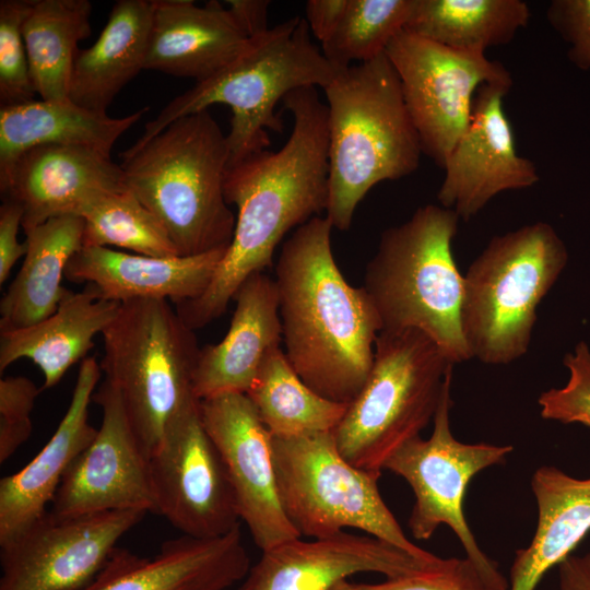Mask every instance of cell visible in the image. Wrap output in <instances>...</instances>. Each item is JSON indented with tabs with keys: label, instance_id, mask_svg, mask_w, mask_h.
Returning <instances> with one entry per match:
<instances>
[{
	"label": "cell",
	"instance_id": "obj_18",
	"mask_svg": "<svg viewBox=\"0 0 590 590\" xmlns=\"http://www.w3.org/2000/svg\"><path fill=\"white\" fill-rule=\"evenodd\" d=\"M444 558L415 556L371 535L341 532L300 538L262 551L238 590H331L358 573L397 578L439 565Z\"/></svg>",
	"mask_w": 590,
	"mask_h": 590
},
{
	"label": "cell",
	"instance_id": "obj_11",
	"mask_svg": "<svg viewBox=\"0 0 590 590\" xmlns=\"http://www.w3.org/2000/svg\"><path fill=\"white\" fill-rule=\"evenodd\" d=\"M451 380L444 388L430 436H416L403 444L387 459L384 469L412 487L415 503L408 523L416 540H428L440 526H448L485 579L497 590H508L509 582L496 563L479 546L465 520L463 500L473 476L502 463L514 447L465 444L455 438L449 421Z\"/></svg>",
	"mask_w": 590,
	"mask_h": 590
},
{
	"label": "cell",
	"instance_id": "obj_3",
	"mask_svg": "<svg viewBox=\"0 0 590 590\" xmlns=\"http://www.w3.org/2000/svg\"><path fill=\"white\" fill-rule=\"evenodd\" d=\"M329 180L326 217L347 231L366 193L414 173L423 154L401 82L386 52L340 69L326 86Z\"/></svg>",
	"mask_w": 590,
	"mask_h": 590
},
{
	"label": "cell",
	"instance_id": "obj_14",
	"mask_svg": "<svg viewBox=\"0 0 590 590\" xmlns=\"http://www.w3.org/2000/svg\"><path fill=\"white\" fill-rule=\"evenodd\" d=\"M145 515L119 510L57 519L47 511L0 546V590H80Z\"/></svg>",
	"mask_w": 590,
	"mask_h": 590
},
{
	"label": "cell",
	"instance_id": "obj_38",
	"mask_svg": "<svg viewBox=\"0 0 590 590\" xmlns=\"http://www.w3.org/2000/svg\"><path fill=\"white\" fill-rule=\"evenodd\" d=\"M40 389L25 376L0 379V463H4L31 436L32 411Z\"/></svg>",
	"mask_w": 590,
	"mask_h": 590
},
{
	"label": "cell",
	"instance_id": "obj_15",
	"mask_svg": "<svg viewBox=\"0 0 590 590\" xmlns=\"http://www.w3.org/2000/svg\"><path fill=\"white\" fill-rule=\"evenodd\" d=\"M92 401L102 424L70 465L48 510L57 519L139 510L155 514L150 458L141 447L117 390L103 380Z\"/></svg>",
	"mask_w": 590,
	"mask_h": 590
},
{
	"label": "cell",
	"instance_id": "obj_42",
	"mask_svg": "<svg viewBox=\"0 0 590 590\" xmlns=\"http://www.w3.org/2000/svg\"><path fill=\"white\" fill-rule=\"evenodd\" d=\"M226 8L236 24L248 38L260 36L269 31L268 0H226Z\"/></svg>",
	"mask_w": 590,
	"mask_h": 590
},
{
	"label": "cell",
	"instance_id": "obj_28",
	"mask_svg": "<svg viewBox=\"0 0 590 590\" xmlns=\"http://www.w3.org/2000/svg\"><path fill=\"white\" fill-rule=\"evenodd\" d=\"M82 217H52L27 232L21 269L0 300V331L35 324L52 315L69 292L61 284L70 259L83 246Z\"/></svg>",
	"mask_w": 590,
	"mask_h": 590
},
{
	"label": "cell",
	"instance_id": "obj_40",
	"mask_svg": "<svg viewBox=\"0 0 590 590\" xmlns=\"http://www.w3.org/2000/svg\"><path fill=\"white\" fill-rule=\"evenodd\" d=\"M23 212L19 204L3 200L0 206V284L9 278L12 268L27 251V244L19 243Z\"/></svg>",
	"mask_w": 590,
	"mask_h": 590
},
{
	"label": "cell",
	"instance_id": "obj_4",
	"mask_svg": "<svg viewBox=\"0 0 590 590\" xmlns=\"http://www.w3.org/2000/svg\"><path fill=\"white\" fill-rule=\"evenodd\" d=\"M120 156L127 188L161 222L179 256L228 248L236 215L224 197L227 138L209 110L174 120Z\"/></svg>",
	"mask_w": 590,
	"mask_h": 590
},
{
	"label": "cell",
	"instance_id": "obj_31",
	"mask_svg": "<svg viewBox=\"0 0 590 590\" xmlns=\"http://www.w3.org/2000/svg\"><path fill=\"white\" fill-rule=\"evenodd\" d=\"M530 20L521 0H416L405 31L440 45L484 52L510 43Z\"/></svg>",
	"mask_w": 590,
	"mask_h": 590
},
{
	"label": "cell",
	"instance_id": "obj_39",
	"mask_svg": "<svg viewBox=\"0 0 590 590\" xmlns=\"http://www.w3.org/2000/svg\"><path fill=\"white\" fill-rule=\"evenodd\" d=\"M546 17L569 44L568 58L578 68L590 70V0H553Z\"/></svg>",
	"mask_w": 590,
	"mask_h": 590
},
{
	"label": "cell",
	"instance_id": "obj_43",
	"mask_svg": "<svg viewBox=\"0 0 590 590\" xmlns=\"http://www.w3.org/2000/svg\"><path fill=\"white\" fill-rule=\"evenodd\" d=\"M558 590H590V552L569 555L558 565Z\"/></svg>",
	"mask_w": 590,
	"mask_h": 590
},
{
	"label": "cell",
	"instance_id": "obj_29",
	"mask_svg": "<svg viewBox=\"0 0 590 590\" xmlns=\"http://www.w3.org/2000/svg\"><path fill=\"white\" fill-rule=\"evenodd\" d=\"M149 110L121 118L67 101H31L0 108V175L26 150L44 144L88 146L110 155L117 139Z\"/></svg>",
	"mask_w": 590,
	"mask_h": 590
},
{
	"label": "cell",
	"instance_id": "obj_36",
	"mask_svg": "<svg viewBox=\"0 0 590 590\" xmlns=\"http://www.w3.org/2000/svg\"><path fill=\"white\" fill-rule=\"evenodd\" d=\"M331 590H497L476 565L465 558H444L432 568L378 583L340 581Z\"/></svg>",
	"mask_w": 590,
	"mask_h": 590
},
{
	"label": "cell",
	"instance_id": "obj_12",
	"mask_svg": "<svg viewBox=\"0 0 590 590\" xmlns=\"http://www.w3.org/2000/svg\"><path fill=\"white\" fill-rule=\"evenodd\" d=\"M386 55L400 79L422 151L440 167L470 123L479 88L512 84L509 71L484 52L450 48L405 30Z\"/></svg>",
	"mask_w": 590,
	"mask_h": 590
},
{
	"label": "cell",
	"instance_id": "obj_2",
	"mask_svg": "<svg viewBox=\"0 0 590 590\" xmlns=\"http://www.w3.org/2000/svg\"><path fill=\"white\" fill-rule=\"evenodd\" d=\"M332 228L319 215L297 227L282 246L274 281L290 365L315 392L349 404L368 378L381 324L365 290L340 271Z\"/></svg>",
	"mask_w": 590,
	"mask_h": 590
},
{
	"label": "cell",
	"instance_id": "obj_1",
	"mask_svg": "<svg viewBox=\"0 0 590 590\" xmlns=\"http://www.w3.org/2000/svg\"><path fill=\"white\" fill-rule=\"evenodd\" d=\"M283 106L294 123L276 152H258L227 168L224 197L237 208L231 245L208 288L176 311L193 331L221 317L240 285L271 267L276 246L322 211L328 202V107L317 87L290 92Z\"/></svg>",
	"mask_w": 590,
	"mask_h": 590
},
{
	"label": "cell",
	"instance_id": "obj_37",
	"mask_svg": "<svg viewBox=\"0 0 590 590\" xmlns=\"http://www.w3.org/2000/svg\"><path fill=\"white\" fill-rule=\"evenodd\" d=\"M569 371L562 388L544 391L538 402L541 416L564 424L579 423L590 427V347L580 341L564 357Z\"/></svg>",
	"mask_w": 590,
	"mask_h": 590
},
{
	"label": "cell",
	"instance_id": "obj_20",
	"mask_svg": "<svg viewBox=\"0 0 590 590\" xmlns=\"http://www.w3.org/2000/svg\"><path fill=\"white\" fill-rule=\"evenodd\" d=\"M249 569L250 558L237 527L217 538L167 540L152 557L117 546L80 590H226L244 580Z\"/></svg>",
	"mask_w": 590,
	"mask_h": 590
},
{
	"label": "cell",
	"instance_id": "obj_7",
	"mask_svg": "<svg viewBox=\"0 0 590 590\" xmlns=\"http://www.w3.org/2000/svg\"><path fill=\"white\" fill-rule=\"evenodd\" d=\"M567 262V248L548 223L493 237L463 275L460 320L471 358L507 365L523 356L536 307Z\"/></svg>",
	"mask_w": 590,
	"mask_h": 590
},
{
	"label": "cell",
	"instance_id": "obj_34",
	"mask_svg": "<svg viewBox=\"0 0 590 590\" xmlns=\"http://www.w3.org/2000/svg\"><path fill=\"white\" fill-rule=\"evenodd\" d=\"M416 0H349L332 35L321 44L322 54L337 69L366 62L386 52L405 30Z\"/></svg>",
	"mask_w": 590,
	"mask_h": 590
},
{
	"label": "cell",
	"instance_id": "obj_6",
	"mask_svg": "<svg viewBox=\"0 0 590 590\" xmlns=\"http://www.w3.org/2000/svg\"><path fill=\"white\" fill-rule=\"evenodd\" d=\"M459 220L450 209L426 204L384 231L362 285L380 331L418 330L453 365L471 358L460 320L463 275L452 252Z\"/></svg>",
	"mask_w": 590,
	"mask_h": 590
},
{
	"label": "cell",
	"instance_id": "obj_5",
	"mask_svg": "<svg viewBox=\"0 0 590 590\" xmlns=\"http://www.w3.org/2000/svg\"><path fill=\"white\" fill-rule=\"evenodd\" d=\"M305 19L294 16L251 38L232 63L169 102L149 121L135 141L144 143L174 120L224 104L232 110L227 168L264 151L267 130L283 131L275 105L290 92L308 86L324 88L340 69L311 42Z\"/></svg>",
	"mask_w": 590,
	"mask_h": 590
},
{
	"label": "cell",
	"instance_id": "obj_27",
	"mask_svg": "<svg viewBox=\"0 0 590 590\" xmlns=\"http://www.w3.org/2000/svg\"><path fill=\"white\" fill-rule=\"evenodd\" d=\"M152 15V0L114 4L97 40L76 50L69 84L71 102L106 113L122 87L144 69Z\"/></svg>",
	"mask_w": 590,
	"mask_h": 590
},
{
	"label": "cell",
	"instance_id": "obj_25",
	"mask_svg": "<svg viewBox=\"0 0 590 590\" xmlns=\"http://www.w3.org/2000/svg\"><path fill=\"white\" fill-rule=\"evenodd\" d=\"M120 306L97 297L87 286L82 292L69 291L46 319L26 328L0 331V371L27 358L43 373L42 389L56 386L72 365L87 357L94 338L115 319Z\"/></svg>",
	"mask_w": 590,
	"mask_h": 590
},
{
	"label": "cell",
	"instance_id": "obj_26",
	"mask_svg": "<svg viewBox=\"0 0 590 590\" xmlns=\"http://www.w3.org/2000/svg\"><path fill=\"white\" fill-rule=\"evenodd\" d=\"M538 524L530 544L516 552L508 590H535L545 573L566 559L590 531V477L544 465L531 480Z\"/></svg>",
	"mask_w": 590,
	"mask_h": 590
},
{
	"label": "cell",
	"instance_id": "obj_24",
	"mask_svg": "<svg viewBox=\"0 0 590 590\" xmlns=\"http://www.w3.org/2000/svg\"><path fill=\"white\" fill-rule=\"evenodd\" d=\"M236 307L224 338L200 347L193 375L198 400L246 393L264 358L281 347L282 326L274 279L249 276L234 296Z\"/></svg>",
	"mask_w": 590,
	"mask_h": 590
},
{
	"label": "cell",
	"instance_id": "obj_10",
	"mask_svg": "<svg viewBox=\"0 0 590 590\" xmlns=\"http://www.w3.org/2000/svg\"><path fill=\"white\" fill-rule=\"evenodd\" d=\"M271 444L280 500L300 536L322 539L354 528L415 556H434L408 539L384 502L381 472L350 463L333 432L271 436Z\"/></svg>",
	"mask_w": 590,
	"mask_h": 590
},
{
	"label": "cell",
	"instance_id": "obj_16",
	"mask_svg": "<svg viewBox=\"0 0 590 590\" xmlns=\"http://www.w3.org/2000/svg\"><path fill=\"white\" fill-rule=\"evenodd\" d=\"M200 414L225 462L240 520L256 545L266 551L302 538L280 500L271 434L246 393H225L200 400Z\"/></svg>",
	"mask_w": 590,
	"mask_h": 590
},
{
	"label": "cell",
	"instance_id": "obj_35",
	"mask_svg": "<svg viewBox=\"0 0 590 590\" xmlns=\"http://www.w3.org/2000/svg\"><path fill=\"white\" fill-rule=\"evenodd\" d=\"M31 0L0 1V105L33 101L36 93L30 72L22 24Z\"/></svg>",
	"mask_w": 590,
	"mask_h": 590
},
{
	"label": "cell",
	"instance_id": "obj_32",
	"mask_svg": "<svg viewBox=\"0 0 590 590\" xmlns=\"http://www.w3.org/2000/svg\"><path fill=\"white\" fill-rule=\"evenodd\" d=\"M246 396L271 436L276 437L333 432L349 405L309 388L281 347L264 358Z\"/></svg>",
	"mask_w": 590,
	"mask_h": 590
},
{
	"label": "cell",
	"instance_id": "obj_41",
	"mask_svg": "<svg viewBox=\"0 0 590 590\" xmlns=\"http://www.w3.org/2000/svg\"><path fill=\"white\" fill-rule=\"evenodd\" d=\"M349 0H308L306 2V21L310 33L324 43L341 21Z\"/></svg>",
	"mask_w": 590,
	"mask_h": 590
},
{
	"label": "cell",
	"instance_id": "obj_30",
	"mask_svg": "<svg viewBox=\"0 0 590 590\" xmlns=\"http://www.w3.org/2000/svg\"><path fill=\"white\" fill-rule=\"evenodd\" d=\"M88 0H31L22 24L31 78L44 101L69 99L78 43L91 34Z\"/></svg>",
	"mask_w": 590,
	"mask_h": 590
},
{
	"label": "cell",
	"instance_id": "obj_19",
	"mask_svg": "<svg viewBox=\"0 0 590 590\" xmlns=\"http://www.w3.org/2000/svg\"><path fill=\"white\" fill-rule=\"evenodd\" d=\"M126 189L120 164L110 155L81 145L34 146L0 175L3 200L22 209L24 233L56 216H79L98 196Z\"/></svg>",
	"mask_w": 590,
	"mask_h": 590
},
{
	"label": "cell",
	"instance_id": "obj_22",
	"mask_svg": "<svg viewBox=\"0 0 590 590\" xmlns=\"http://www.w3.org/2000/svg\"><path fill=\"white\" fill-rule=\"evenodd\" d=\"M226 249L163 258L82 246L70 259L64 278L85 283L102 299L120 304L163 299L176 306L203 294Z\"/></svg>",
	"mask_w": 590,
	"mask_h": 590
},
{
	"label": "cell",
	"instance_id": "obj_8",
	"mask_svg": "<svg viewBox=\"0 0 590 590\" xmlns=\"http://www.w3.org/2000/svg\"><path fill=\"white\" fill-rule=\"evenodd\" d=\"M104 380L119 393L132 429L150 456L168 426L199 403L193 375L200 347L169 302L122 303L102 333Z\"/></svg>",
	"mask_w": 590,
	"mask_h": 590
},
{
	"label": "cell",
	"instance_id": "obj_23",
	"mask_svg": "<svg viewBox=\"0 0 590 590\" xmlns=\"http://www.w3.org/2000/svg\"><path fill=\"white\" fill-rule=\"evenodd\" d=\"M153 15L144 69L208 80L238 58L251 38L217 0H152Z\"/></svg>",
	"mask_w": 590,
	"mask_h": 590
},
{
	"label": "cell",
	"instance_id": "obj_9",
	"mask_svg": "<svg viewBox=\"0 0 590 590\" xmlns=\"http://www.w3.org/2000/svg\"><path fill=\"white\" fill-rule=\"evenodd\" d=\"M453 364L423 332L380 331L368 378L333 430L353 465L381 472L403 444L433 422Z\"/></svg>",
	"mask_w": 590,
	"mask_h": 590
},
{
	"label": "cell",
	"instance_id": "obj_21",
	"mask_svg": "<svg viewBox=\"0 0 590 590\" xmlns=\"http://www.w3.org/2000/svg\"><path fill=\"white\" fill-rule=\"evenodd\" d=\"M101 375L94 356L81 362L70 404L50 439L24 468L1 479L0 546L47 514L70 465L95 437L88 405Z\"/></svg>",
	"mask_w": 590,
	"mask_h": 590
},
{
	"label": "cell",
	"instance_id": "obj_33",
	"mask_svg": "<svg viewBox=\"0 0 590 590\" xmlns=\"http://www.w3.org/2000/svg\"><path fill=\"white\" fill-rule=\"evenodd\" d=\"M83 246L130 250L151 257L179 256L156 216L129 190L106 192L79 213Z\"/></svg>",
	"mask_w": 590,
	"mask_h": 590
},
{
	"label": "cell",
	"instance_id": "obj_13",
	"mask_svg": "<svg viewBox=\"0 0 590 590\" xmlns=\"http://www.w3.org/2000/svg\"><path fill=\"white\" fill-rule=\"evenodd\" d=\"M155 514L181 535L210 539L239 527L225 462L205 430L200 401L177 417L150 456Z\"/></svg>",
	"mask_w": 590,
	"mask_h": 590
},
{
	"label": "cell",
	"instance_id": "obj_17",
	"mask_svg": "<svg viewBox=\"0 0 590 590\" xmlns=\"http://www.w3.org/2000/svg\"><path fill=\"white\" fill-rule=\"evenodd\" d=\"M509 88L498 84L479 88L470 123L442 166L445 176L437 200L464 221L476 215L496 194L526 189L540 180L534 163L517 152L503 108Z\"/></svg>",
	"mask_w": 590,
	"mask_h": 590
}]
</instances>
